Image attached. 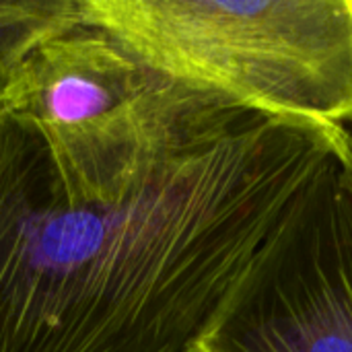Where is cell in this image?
<instances>
[{"label": "cell", "instance_id": "6da1fadb", "mask_svg": "<svg viewBox=\"0 0 352 352\" xmlns=\"http://www.w3.org/2000/svg\"><path fill=\"white\" fill-rule=\"evenodd\" d=\"M340 128L165 72L80 126L0 107V352H188Z\"/></svg>", "mask_w": 352, "mask_h": 352}, {"label": "cell", "instance_id": "7a4b0ae2", "mask_svg": "<svg viewBox=\"0 0 352 352\" xmlns=\"http://www.w3.org/2000/svg\"><path fill=\"white\" fill-rule=\"evenodd\" d=\"M157 70L256 109L352 124V0H82Z\"/></svg>", "mask_w": 352, "mask_h": 352}, {"label": "cell", "instance_id": "3957f363", "mask_svg": "<svg viewBox=\"0 0 352 352\" xmlns=\"http://www.w3.org/2000/svg\"><path fill=\"white\" fill-rule=\"evenodd\" d=\"M188 352H352V192L336 146Z\"/></svg>", "mask_w": 352, "mask_h": 352}, {"label": "cell", "instance_id": "277c9868", "mask_svg": "<svg viewBox=\"0 0 352 352\" xmlns=\"http://www.w3.org/2000/svg\"><path fill=\"white\" fill-rule=\"evenodd\" d=\"M161 74L116 33L82 19L27 54L0 107L43 124L80 126L128 105Z\"/></svg>", "mask_w": 352, "mask_h": 352}, {"label": "cell", "instance_id": "5b68a950", "mask_svg": "<svg viewBox=\"0 0 352 352\" xmlns=\"http://www.w3.org/2000/svg\"><path fill=\"white\" fill-rule=\"evenodd\" d=\"M82 21V0H0V101L27 54Z\"/></svg>", "mask_w": 352, "mask_h": 352}, {"label": "cell", "instance_id": "8992f818", "mask_svg": "<svg viewBox=\"0 0 352 352\" xmlns=\"http://www.w3.org/2000/svg\"><path fill=\"white\" fill-rule=\"evenodd\" d=\"M336 153H338V159H340V165H342L346 184H349V188H351L352 192V134L346 128H340L338 130V136H336Z\"/></svg>", "mask_w": 352, "mask_h": 352}]
</instances>
